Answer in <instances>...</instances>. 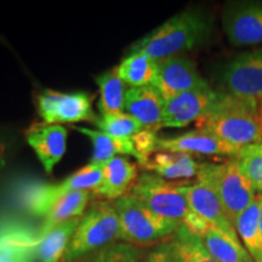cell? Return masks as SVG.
I'll return each mask as SVG.
<instances>
[{
  "instance_id": "cell-18",
  "label": "cell",
  "mask_w": 262,
  "mask_h": 262,
  "mask_svg": "<svg viewBox=\"0 0 262 262\" xmlns=\"http://www.w3.org/2000/svg\"><path fill=\"white\" fill-rule=\"evenodd\" d=\"M142 168L168 181L191 180L198 176L201 163L191 155L175 152H156Z\"/></svg>"
},
{
  "instance_id": "cell-14",
  "label": "cell",
  "mask_w": 262,
  "mask_h": 262,
  "mask_svg": "<svg viewBox=\"0 0 262 262\" xmlns=\"http://www.w3.org/2000/svg\"><path fill=\"white\" fill-rule=\"evenodd\" d=\"M25 135L42 168L50 175L67 149V129L56 124L33 123Z\"/></svg>"
},
{
  "instance_id": "cell-32",
  "label": "cell",
  "mask_w": 262,
  "mask_h": 262,
  "mask_svg": "<svg viewBox=\"0 0 262 262\" xmlns=\"http://www.w3.org/2000/svg\"><path fill=\"white\" fill-rule=\"evenodd\" d=\"M158 137L159 136L157 135L156 131L147 129L140 131L136 135L131 137L137 152V162L141 166L148 160L150 156L157 152V140H158Z\"/></svg>"
},
{
  "instance_id": "cell-30",
  "label": "cell",
  "mask_w": 262,
  "mask_h": 262,
  "mask_svg": "<svg viewBox=\"0 0 262 262\" xmlns=\"http://www.w3.org/2000/svg\"><path fill=\"white\" fill-rule=\"evenodd\" d=\"M172 237L178 242L183 262H219L206 251L202 239L189 232L183 225H181Z\"/></svg>"
},
{
  "instance_id": "cell-29",
  "label": "cell",
  "mask_w": 262,
  "mask_h": 262,
  "mask_svg": "<svg viewBox=\"0 0 262 262\" xmlns=\"http://www.w3.org/2000/svg\"><path fill=\"white\" fill-rule=\"evenodd\" d=\"M94 124L100 131L117 137H133L140 131L145 130V126L141 125L135 118L124 112L113 116H100Z\"/></svg>"
},
{
  "instance_id": "cell-5",
  "label": "cell",
  "mask_w": 262,
  "mask_h": 262,
  "mask_svg": "<svg viewBox=\"0 0 262 262\" xmlns=\"http://www.w3.org/2000/svg\"><path fill=\"white\" fill-rule=\"evenodd\" d=\"M196 180L208 183L214 189L233 226L238 216L247 210L257 195L234 158L221 164L201 163Z\"/></svg>"
},
{
  "instance_id": "cell-28",
  "label": "cell",
  "mask_w": 262,
  "mask_h": 262,
  "mask_svg": "<svg viewBox=\"0 0 262 262\" xmlns=\"http://www.w3.org/2000/svg\"><path fill=\"white\" fill-rule=\"evenodd\" d=\"M32 250L31 239L14 232L0 233V262H28Z\"/></svg>"
},
{
  "instance_id": "cell-3",
  "label": "cell",
  "mask_w": 262,
  "mask_h": 262,
  "mask_svg": "<svg viewBox=\"0 0 262 262\" xmlns=\"http://www.w3.org/2000/svg\"><path fill=\"white\" fill-rule=\"evenodd\" d=\"M120 224L112 201L96 199L88 206L63 256L72 262L106 245L119 242Z\"/></svg>"
},
{
  "instance_id": "cell-24",
  "label": "cell",
  "mask_w": 262,
  "mask_h": 262,
  "mask_svg": "<svg viewBox=\"0 0 262 262\" xmlns=\"http://www.w3.org/2000/svg\"><path fill=\"white\" fill-rule=\"evenodd\" d=\"M206 251L219 262H255L249 251L221 231L210 226L201 237Z\"/></svg>"
},
{
  "instance_id": "cell-9",
  "label": "cell",
  "mask_w": 262,
  "mask_h": 262,
  "mask_svg": "<svg viewBox=\"0 0 262 262\" xmlns=\"http://www.w3.org/2000/svg\"><path fill=\"white\" fill-rule=\"evenodd\" d=\"M221 81L225 93L258 102L262 98V48L229 60L221 71Z\"/></svg>"
},
{
  "instance_id": "cell-2",
  "label": "cell",
  "mask_w": 262,
  "mask_h": 262,
  "mask_svg": "<svg viewBox=\"0 0 262 262\" xmlns=\"http://www.w3.org/2000/svg\"><path fill=\"white\" fill-rule=\"evenodd\" d=\"M256 113L257 102L220 91L210 110L195 124L198 129L242 148L262 142V130Z\"/></svg>"
},
{
  "instance_id": "cell-15",
  "label": "cell",
  "mask_w": 262,
  "mask_h": 262,
  "mask_svg": "<svg viewBox=\"0 0 262 262\" xmlns=\"http://www.w3.org/2000/svg\"><path fill=\"white\" fill-rule=\"evenodd\" d=\"M183 191L192 211L198 214L209 225L221 231L222 233L235 241H241L234 226L226 214L221 201L208 183L196 181L192 185H185Z\"/></svg>"
},
{
  "instance_id": "cell-10",
  "label": "cell",
  "mask_w": 262,
  "mask_h": 262,
  "mask_svg": "<svg viewBox=\"0 0 262 262\" xmlns=\"http://www.w3.org/2000/svg\"><path fill=\"white\" fill-rule=\"evenodd\" d=\"M222 27L237 48L262 44V2H233L225 6Z\"/></svg>"
},
{
  "instance_id": "cell-27",
  "label": "cell",
  "mask_w": 262,
  "mask_h": 262,
  "mask_svg": "<svg viewBox=\"0 0 262 262\" xmlns=\"http://www.w3.org/2000/svg\"><path fill=\"white\" fill-rule=\"evenodd\" d=\"M233 158L256 193H262V142L242 147Z\"/></svg>"
},
{
  "instance_id": "cell-16",
  "label": "cell",
  "mask_w": 262,
  "mask_h": 262,
  "mask_svg": "<svg viewBox=\"0 0 262 262\" xmlns=\"http://www.w3.org/2000/svg\"><path fill=\"white\" fill-rule=\"evenodd\" d=\"M125 111L147 130L158 133L163 127L164 98L155 86L129 88L125 94Z\"/></svg>"
},
{
  "instance_id": "cell-7",
  "label": "cell",
  "mask_w": 262,
  "mask_h": 262,
  "mask_svg": "<svg viewBox=\"0 0 262 262\" xmlns=\"http://www.w3.org/2000/svg\"><path fill=\"white\" fill-rule=\"evenodd\" d=\"M101 181L102 164L89 163L58 183L32 185L25 192V205L33 215L44 216L58 198L75 191H90L93 193Z\"/></svg>"
},
{
  "instance_id": "cell-11",
  "label": "cell",
  "mask_w": 262,
  "mask_h": 262,
  "mask_svg": "<svg viewBox=\"0 0 262 262\" xmlns=\"http://www.w3.org/2000/svg\"><path fill=\"white\" fill-rule=\"evenodd\" d=\"M153 86L165 101L187 91L210 88V85L199 73L192 58L176 55L158 61V74Z\"/></svg>"
},
{
  "instance_id": "cell-33",
  "label": "cell",
  "mask_w": 262,
  "mask_h": 262,
  "mask_svg": "<svg viewBox=\"0 0 262 262\" xmlns=\"http://www.w3.org/2000/svg\"><path fill=\"white\" fill-rule=\"evenodd\" d=\"M6 152H8V146H6L5 141L0 137V169L5 165Z\"/></svg>"
},
{
  "instance_id": "cell-26",
  "label": "cell",
  "mask_w": 262,
  "mask_h": 262,
  "mask_svg": "<svg viewBox=\"0 0 262 262\" xmlns=\"http://www.w3.org/2000/svg\"><path fill=\"white\" fill-rule=\"evenodd\" d=\"M142 250L137 245L114 242L72 262H140Z\"/></svg>"
},
{
  "instance_id": "cell-1",
  "label": "cell",
  "mask_w": 262,
  "mask_h": 262,
  "mask_svg": "<svg viewBox=\"0 0 262 262\" xmlns=\"http://www.w3.org/2000/svg\"><path fill=\"white\" fill-rule=\"evenodd\" d=\"M214 31V16L198 9H189L170 17L162 26L136 41L130 54H145L160 61L202 47Z\"/></svg>"
},
{
  "instance_id": "cell-13",
  "label": "cell",
  "mask_w": 262,
  "mask_h": 262,
  "mask_svg": "<svg viewBox=\"0 0 262 262\" xmlns=\"http://www.w3.org/2000/svg\"><path fill=\"white\" fill-rule=\"evenodd\" d=\"M238 147L229 145L208 131L195 129L176 136L158 137L157 152L187 153V155L233 157L239 152Z\"/></svg>"
},
{
  "instance_id": "cell-8",
  "label": "cell",
  "mask_w": 262,
  "mask_h": 262,
  "mask_svg": "<svg viewBox=\"0 0 262 262\" xmlns=\"http://www.w3.org/2000/svg\"><path fill=\"white\" fill-rule=\"evenodd\" d=\"M35 100L39 116L47 124L61 125L63 123H95L97 118L93 110L94 96L84 91L67 94L44 90L37 94Z\"/></svg>"
},
{
  "instance_id": "cell-19",
  "label": "cell",
  "mask_w": 262,
  "mask_h": 262,
  "mask_svg": "<svg viewBox=\"0 0 262 262\" xmlns=\"http://www.w3.org/2000/svg\"><path fill=\"white\" fill-rule=\"evenodd\" d=\"M80 219H72L39 235L33 249L37 260L39 262H62Z\"/></svg>"
},
{
  "instance_id": "cell-35",
  "label": "cell",
  "mask_w": 262,
  "mask_h": 262,
  "mask_svg": "<svg viewBox=\"0 0 262 262\" xmlns=\"http://www.w3.org/2000/svg\"><path fill=\"white\" fill-rule=\"evenodd\" d=\"M258 225H260V234H261V241H262V208H261V214H260V221H258Z\"/></svg>"
},
{
  "instance_id": "cell-25",
  "label": "cell",
  "mask_w": 262,
  "mask_h": 262,
  "mask_svg": "<svg viewBox=\"0 0 262 262\" xmlns=\"http://www.w3.org/2000/svg\"><path fill=\"white\" fill-rule=\"evenodd\" d=\"M119 77L130 88L153 86L158 74V62L145 54H129L117 66Z\"/></svg>"
},
{
  "instance_id": "cell-12",
  "label": "cell",
  "mask_w": 262,
  "mask_h": 262,
  "mask_svg": "<svg viewBox=\"0 0 262 262\" xmlns=\"http://www.w3.org/2000/svg\"><path fill=\"white\" fill-rule=\"evenodd\" d=\"M217 97L211 88L187 91L164 101L163 127H185L196 123L210 110Z\"/></svg>"
},
{
  "instance_id": "cell-22",
  "label": "cell",
  "mask_w": 262,
  "mask_h": 262,
  "mask_svg": "<svg viewBox=\"0 0 262 262\" xmlns=\"http://www.w3.org/2000/svg\"><path fill=\"white\" fill-rule=\"evenodd\" d=\"M262 208V193H257L255 201L244 212L238 216L234 228L244 248L253 256L255 262H262V241L260 234V214Z\"/></svg>"
},
{
  "instance_id": "cell-36",
  "label": "cell",
  "mask_w": 262,
  "mask_h": 262,
  "mask_svg": "<svg viewBox=\"0 0 262 262\" xmlns=\"http://www.w3.org/2000/svg\"><path fill=\"white\" fill-rule=\"evenodd\" d=\"M28 262H31V261H28Z\"/></svg>"
},
{
  "instance_id": "cell-4",
  "label": "cell",
  "mask_w": 262,
  "mask_h": 262,
  "mask_svg": "<svg viewBox=\"0 0 262 262\" xmlns=\"http://www.w3.org/2000/svg\"><path fill=\"white\" fill-rule=\"evenodd\" d=\"M113 203L120 224L119 242L147 247L173 235L182 225L156 214L129 193Z\"/></svg>"
},
{
  "instance_id": "cell-21",
  "label": "cell",
  "mask_w": 262,
  "mask_h": 262,
  "mask_svg": "<svg viewBox=\"0 0 262 262\" xmlns=\"http://www.w3.org/2000/svg\"><path fill=\"white\" fill-rule=\"evenodd\" d=\"M91 198L90 191H75L58 198L52 204L47 214L44 215L45 221L42 225L40 234L47 233L56 226L75 217H81L89 206Z\"/></svg>"
},
{
  "instance_id": "cell-20",
  "label": "cell",
  "mask_w": 262,
  "mask_h": 262,
  "mask_svg": "<svg viewBox=\"0 0 262 262\" xmlns=\"http://www.w3.org/2000/svg\"><path fill=\"white\" fill-rule=\"evenodd\" d=\"M74 130L89 137L93 143L94 152L90 163L104 164L108 160L120 156H131L137 159V152L131 137H117L103 131L84 126H75Z\"/></svg>"
},
{
  "instance_id": "cell-23",
  "label": "cell",
  "mask_w": 262,
  "mask_h": 262,
  "mask_svg": "<svg viewBox=\"0 0 262 262\" xmlns=\"http://www.w3.org/2000/svg\"><path fill=\"white\" fill-rule=\"evenodd\" d=\"M100 93L98 110L101 116H113L125 111L126 84L118 74L117 67L95 78Z\"/></svg>"
},
{
  "instance_id": "cell-17",
  "label": "cell",
  "mask_w": 262,
  "mask_h": 262,
  "mask_svg": "<svg viewBox=\"0 0 262 262\" xmlns=\"http://www.w3.org/2000/svg\"><path fill=\"white\" fill-rule=\"evenodd\" d=\"M139 178L136 164L124 157H116L102 164V181L93 191V194L114 202L127 194Z\"/></svg>"
},
{
  "instance_id": "cell-6",
  "label": "cell",
  "mask_w": 262,
  "mask_h": 262,
  "mask_svg": "<svg viewBox=\"0 0 262 262\" xmlns=\"http://www.w3.org/2000/svg\"><path fill=\"white\" fill-rule=\"evenodd\" d=\"M183 186L146 171L139 175L129 194L136 196L156 214L182 224L191 212Z\"/></svg>"
},
{
  "instance_id": "cell-31",
  "label": "cell",
  "mask_w": 262,
  "mask_h": 262,
  "mask_svg": "<svg viewBox=\"0 0 262 262\" xmlns=\"http://www.w3.org/2000/svg\"><path fill=\"white\" fill-rule=\"evenodd\" d=\"M143 262H183V257L178 242L171 237L169 241L157 244L146 255Z\"/></svg>"
},
{
  "instance_id": "cell-34",
  "label": "cell",
  "mask_w": 262,
  "mask_h": 262,
  "mask_svg": "<svg viewBox=\"0 0 262 262\" xmlns=\"http://www.w3.org/2000/svg\"><path fill=\"white\" fill-rule=\"evenodd\" d=\"M257 120H258V124H260V127L262 130V98H260L257 102Z\"/></svg>"
}]
</instances>
